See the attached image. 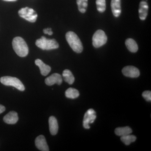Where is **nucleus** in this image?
I'll use <instances>...</instances> for the list:
<instances>
[{"label": "nucleus", "mask_w": 151, "mask_h": 151, "mask_svg": "<svg viewBox=\"0 0 151 151\" xmlns=\"http://www.w3.org/2000/svg\"><path fill=\"white\" fill-rule=\"evenodd\" d=\"M43 32L45 34L48 35H52V34H53L51 29L50 28H47L44 29Z\"/></svg>", "instance_id": "obj_24"}, {"label": "nucleus", "mask_w": 151, "mask_h": 151, "mask_svg": "<svg viewBox=\"0 0 151 151\" xmlns=\"http://www.w3.org/2000/svg\"><path fill=\"white\" fill-rule=\"evenodd\" d=\"M115 132L116 135L122 137V136L130 134L132 133V130L131 128L128 127H120V128H116Z\"/></svg>", "instance_id": "obj_18"}, {"label": "nucleus", "mask_w": 151, "mask_h": 151, "mask_svg": "<svg viewBox=\"0 0 151 151\" xmlns=\"http://www.w3.org/2000/svg\"><path fill=\"white\" fill-rule=\"evenodd\" d=\"M96 118V112L93 109H89L84 116L83 127L85 129H90L89 124H92Z\"/></svg>", "instance_id": "obj_7"}, {"label": "nucleus", "mask_w": 151, "mask_h": 151, "mask_svg": "<svg viewBox=\"0 0 151 151\" xmlns=\"http://www.w3.org/2000/svg\"><path fill=\"white\" fill-rule=\"evenodd\" d=\"M13 47L19 56L24 57L28 54L29 49L26 42L21 37H15L12 41Z\"/></svg>", "instance_id": "obj_1"}, {"label": "nucleus", "mask_w": 151, "mask_h": 151, "mask_svg": "<svg viewBox=\"0 0 151 151\" xmlns=\"http://www.w3.org/2000/svg\"><path fill=\"white\" fill-rule=\"evenodd\" d=\"M78 9L81 13L86 12L88 0H76Z\"/></svg>", "instance_id": "obj_20"}, {"label": "nucleus", "mask_w": 151, "mask_h": 151, "mask_svg": "<svg viewBox=\"0 0 151 151\" xmlns=\"http://www.w3.org/2000/svg\"><path fill=\"white\" fill-rule=\"evenodd\" d=\"M4 1L10 2H13L17 1V0H2Z\"/></svg>", "instance_id": "obj_26"}, {"label": "nucleus", "mask_w": 151, "mask_h": 151, "mask_svg": "<svg viewBox=\"0 0 151 151\" xmlns=\"http://www.w3.org/2000/svg\"><path fill=\"white\" fill-rule=\"evenodd\" d=\"M63 76L64 81L69 84H72L75 80L74 76L71 71L68 69H65L63 72Z\"/></svg>", "instance_id": "obj_17"}, {"label": "nucleus", "mask_w": 151, "mask_h": 151, "mask_svg": "<svg viewBox=\"0 0 151 151\" xmlns=\"http://www.w3.org/2000/svg\"><path fill=\"white\" fill-rule=\"evenodd\" d=\"M107 35L103 30H98L94 33L92 37V45L95 48L101 47L107 42Z\"/></svg>", "instance_id": "obj_5"}, {"label": "nucleus", "mask_w": 151, "mask_h": 151, "mask_svg": "<svg viewBox=\"0 0 151 151\" xmlns=\"http://www.w3.org/2000/svg\"><path fill=\"white\" fill-rule=\"evenodd\" d=\"M38 47L43 50H51L59 47V44L55 39H47L44 36L37 40L35 42Z\"/></svg>", "instance_id": "obj_3"}, {"label": "nucleus", "mask_w": 151, "mask_h": 151, "mask_svg": "<svg viewBox=\"0 0 151 151\" xmlns=\"http://www.w3.org/2000/svg\"><path fill=\"white\" fill-rule=\"evenodd\" d=\"M6 110L5 107L3 105H0V114L3 113Z\"/></svg>", "instance_id": "obj_25"}, {"label": "nucleus", "mask_w": 151, "mask_h": 151, "mask_svg": "<svg viewBox=\"0 0 151 151\" xmlns=\"http://www.w3.org/2000/svg\"><path fill=\"white\" fill-rule=\"evenodd\" d=\"M122 73L125 76L131 78H137L140 75V71L134 66H126L122 69Z\"/></svg>", "instance_id": "obj_8"}, {"label": "nucleus", "mask_w": 151, "mask_h": 151, "mask_svg": "<svg viewBox=\"0 0 151 151\" xmlns=\"http://www.w3.org/2000/svg\"><path fill=\"white\" fill-rule=\"evenodd\" d=\"M18 114L15 111H11L4 117V121L6 124H16L18 121Z\"/></svg>", "instance_id": "obj_13"}, {"label": "nucleus", "mask_w": 151, "mask_h": 151, "mask_svg": "<svg viewBox=\"0 0 151 151\" xmlns=\"http://www.w3.org/2000/svg\"><path fill=\"white\" fill-rule=\"evenodd\" d=\"M19 15L22 18L25 19L30 22H35L37 18V14L33 9L28 7L22 8L19 11Z\"/></svg>", "instance_id": "obj_6"}, {"label": "nucleus", "mask_w": 151, "mask_h": 151, "mask_svg": "<svg viewBox=\"0 0 151 151\" xmlns=\"http://www.w3.org/2000/svg\"><path fill=\"white\" fill-rule=\"evenodd\" d=\"M0 81L2 84L6 86H12L21 91L25 90L24 84L18 78L12 76H3L0 78Z\"/></svg>", "instance_id": "obj_4"}, {"label": "nucleus", "mask_w": 151, "mask_h": 151, "mask_svg": "<svg viewBox=\"0 0 151 151\" xmlns=\"http://www.w3.org/2000/svg\"><path fill=\"white\" fill-rule=\"evenodd\" d=\"M121 140L125 145H129L132 142L136 140L137 138L134 135L128 134L126 136H122L121 137Z\"/></svg>", "instance_id": "obj_21"}, {"label": "nucleus", "mask_w": 151, "mask_h": 151, "mask_svg": "<svg viewBox=\"0 0 151 151\" xmlns=\"http://www.w3.org/2000/svg\"><path fill=\"white\" fill-rule=\"evenodd\" d=\"M61 76L57 73H55L47 78L45 80V84L48 86H52L55 84L60 85L62 83Z\"/></svg>", "instance_id": "obj_9"}, {"label": "nucleus", "mask_w": 151, "mask_h": 151, "mask_svg": "<svg viewBox=\"0 0 151 151\" xmlns=\"http://www.w3.org/2000/svg\"><path fill=\"white\" fill-rule=\"evenodd\" d=\"M66 40L73 51L77 53H81L83 51V47L80 39L76 34L69 31L65 35Z\"/></svg>", "instance_id": "obj_2"}, {"label": "nucleus", "mask_w": 151, "mask_h": 151, "mask_svg": "<svg viewBox=\"0 0 151 151\" xmlns=\"http://www.w3.org/2000/svg\"><path fill=\"white\" fill-rule=\"evenodd\" d=\"M65 95L67 98L72 99H76L79 96V93L77 89L69 88L65 91Z\"/></svg>", "instance_id": "obj_19"}, {"label": "nucleus", "mask_w": 151, "mask_h": 151, "mask_svg": "<svg viewBox=\"0 0 151 151\" xmlns=\"http://www.w3.org/2000/svg\"><path fill=\"white\" fill-rule=\"evenodd\" d=\"M35 63L36 65L39 68L42 75L46 76L50 72L51 68L48 65H46L45 63H44L43 61L39 59L36 60Z\"/></svg>", "instance_id": "obj_14"}, {"label": "nucleus", "mask_w": 151, "mask_h": 151, "mask_svg": "<svg viewBox=\"0 0 151 151\" xmlns=\"http://www.w3.org/2000/svg\"><path fill=\"white\" fill-rule=\"evenodd\" d=\"M143 97L147 101H151V92L150 91H146L142 93Z\"/></svg>", "instance_id": "obj_23"}, {"label": "nucleus", "mask_w": 151, "mask_h": 151, "mask_svg": "<svg viewBox=\"0 0 151 151\" xmlns=\"http://www.w3.org/2000/svg\"><path fill=\"white\" fill-rule=\"evenodd\" d=\"M149 6L147 2L142 1L139 4V17L142 20H145L148 13Z\"/></svg>", "instance_id": "obj_11"}, {"label": "nucleus", "mask_w": 151, "mask_h": 151, "mask_svg": "<svg viewBox=\"0 0 151 151\" xmlns=\"http://www.w3.org/2000/svg\"><path fill=\"white\" fill-rule=\"evenodd\" d=\"M126 46L131 52H136L138 50L137 44L133 39H127L125 42Z\"/></svg>", "instance_id": "obj_16"}, {"label": "nucleus", "mask_w": 151, "mask_h": 151, "mask_svg": "<svg viewBox=\"0 0 151 151\" xmlns=\"http://www.w3.org/2000/svg\"><path fill=\"white\" fill-rule=\"evenodd\" d=\"M96 6L97 10L100 13H103L106 10V1L105 0H96Z\"/></svg>", "instance_id": "obj_22"}, {"label": "nucleus", "mask_w": 151, "mask_h": 151, "mask_svg": "<svg viewBox=\"0 0 151 151\" xmlns=\"http://www.w3.org/2000/svg\"><path fill=\"white\" fill-rule=\"evenodd\" d=\"M111 8L114 16L116 17L120 16L122 12L121 0H111Z\"/></svg>", "instance_id": "obj_12"}, {"label": "nucleus", "mask_w": 151, "mask_h": 151, "mask_svg": "<svg viewBox=\"0 0 151 151\" xmlns=\"http://www.w3.org/2000/svg\"><path fill=\"white\" fill-rule=\"evenodd\" d=\"M50 131L52 135L57 134L58 130V125L57 120L54 116H50L49 119Z\"/></svg>", "instance_id": "obj_15"}, {"label": "nucleus", "mask_w": 151, "mask_h": 151, "mask_svg": "<svg viewBox=\"0 0 151 151\" xmlns=\"http://www.w3.org/2000/svg\"><path fill=\"white\" fill-rule=\"evenodd\" d=\"M35 145L39 150L42 151H48V146L45 138L43 135H40L36 139Z\"/></svg>", "instance_id": "obj_10"}]
</instances>
